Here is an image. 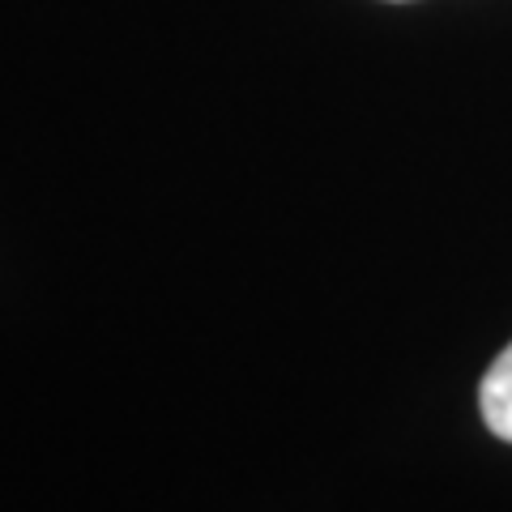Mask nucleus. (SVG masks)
Masks as SVG:
<instances>
[{
    "instance_id": "nucleus-1",
    "label": "nucleus",
    "mask_w": 512,
    "mask_h": 512,
    "mask_svg": "<svg viewBox=\"0 0 512 512\" xmlns=\"http://www.w3.org/2000/svg\"><path fill=\"white\" fill-rule=\"evenodd\" d=\"M478 406H483V419L495 436L512 444V342L487 367L483 389H478Z\"/></svg>"
}]
</instances>
